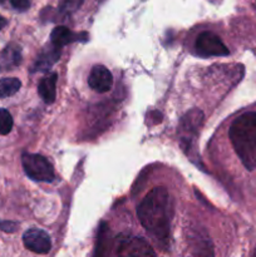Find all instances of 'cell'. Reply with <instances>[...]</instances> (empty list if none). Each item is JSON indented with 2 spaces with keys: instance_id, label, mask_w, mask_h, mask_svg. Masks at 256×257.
I'll use <instances>...</instances> for the list:
<instances>
[{
  "instance_id": "cell-1",
  "label": "cell",
  "mask_w": 256,
  "mask_h": 257,
  "mask_svg": "<svg viewBox=\"0 0 256 257\" xmlns=\"http://www.w3.org/2000/svg\"><path fill=\"white\" fill-rule=\"evenodd\" d=\"M141 225L161 246L167 247L170 237V222L172 206L168 191L165 187H156L147 193L137 207Z\"/></svg>"
},
{
  "instance_id": "cell-2",
  "label": "cell",
  "mask_w": 256,
  "mask_h": 257,
  "mask_svg": "<svg viewBox=\"0 0 256 257\" xmlns=\"http://www.w3.org/2000/svg\"><path fill=\"white\" fill-rule=\"evenodd\" d=\"M231 145L248 171L256 170V112H245L231 123Z\"/></svg>"
},
{
  "instance_id": "cell-3",
  "label": "cell",
  "mask_w": 256,
  "mask_h": 257,
  "mask_svg": "<svg viewBox=\"0 0 256 257\" xmlns=\"http://www.w3.org/2000/svg\"><path fill=\"white\" fill-rule=\"evenodd\" d=\"M109 257H157L143 238L120 235L113 241Z\"/></svg>"
},
{
  "instance_id": "cell-4",
  "label": "cell",
  "mask_w": 256,
  "mask_h": 257,
  "mask_svg": "<svg viewBox=\"0 0 256 257\" xmlns=\"http://www.w3.org/2000/svg\"><path fill=\"white\" fill-rule=\"evenodd\" d=\"M203 122V113L200 109H192L186 113L180 123V145L187 156L195 161V141L198 130Z\"/></svg>"
},
{
  "instance_id": "cell-5",
  "label": "cell",
  "mask_w": 256,
  "mask_h": 257,
  "mask_svg": "<svg viewBox=\"0 0 256 257\" xmlns=\"http://www.w3.org/2000/svg\"><path fill=\"white\" fill-rule=\"evenodd\" d=\"M22 165L25 175L30 180L37 182H52L54 180V168L44 156L24 153L22 156Z\"/></svg>"
},
{
  "instance_id": "cell-6",
  "label": "cell",
  "mask_w": 256,
  "mask_h": 257,
  "mask_svg": "<svg viewBox=\"0 0 256 257\" xmlns=\"http://www.w3.org/2000/svg\"><path fill=\"white\" fill-rule=\"evenodd\" d=\"M196 52L200 57H225L230 54L221 38L212 32H202L198 34L195 43Z\"/></svg>"
},
{
  "instance_id": "cell-7",
  "label": "cell",
  "mask_w": 256,
  "mask_h": 257,
  "mask_svg": "<svg viewBox=\"0 0 256 257\" xmlns=\"http://www.w3.org/2000/svg\"><path fill=\"white\" fill-rule=\"evenodd\" d=\"M190 257H215L210 237L203 230H193L188 235Z\"/></svg>"
},
{
  "instance_id": "cell-8",
  "label": "cell",
  "mask_w": 256,
  "mask_h": 257,
  "mask_svg": "<svg viewBox=\"0 0 256 257\" xmlns=\"http://www.w3.org/2000/svg\"><path fill=\"white\" fill-rule=\"evenodd\" d=\"M23 242L29 251L44 255L52 248V241L49 235L40 228H30L23 235Z\"/></svg>"
},
{
  "instance_id": "cell-9",
  "label": "cell",
  "mask_w": 256,
  "mask_h": 257,
  "mask_svg": "<svg viewBox=\"0 0 256 257\" xmlns=\"http://www.w3.org/2000/svg\"><path fill=\"white\" fill-rule=\"evenodd\" d=\"M88 84L98 93L108 92L113 85L112 73L104 65H94L88 77Z\"/></svg>"
},
{
  "instance_id": "cell-10",
  "label": "cell",
  "mask_w": 256,
  "mask_h": 257,
  "mask_svg": "<svg viewBox=\"0 0 256 257\" xmlns=\"http://www.w3.org/2000/svg\"><path fill=\"white\" fill-rule=\"evenodd\" d=\"M22 63V49L17 44H9L0 52V70H12Z\"/></svg>"
},
{
  "instance_id": "cell-11",
  "label": "cell",
  "mask_w": 256,
  "mask_h": 257,
  "mask_svg": "<svg viewBox=\"0 0 256 257\" xmlns=\"http://www.w3.org/2000/svg\"><path fill=\"white\" fill-rule=\"evenodd\" d=\"M57 73H50L49 75L43 78L38 85V93L47 104L54 102L55 97H57Z\"/></svg>"
},
{
  "instance_id": "cell-12",
  "label": "cell",
  "mask_w": 256,
  "mask_h": 257,
  "mask_svg": "<svg viewBox=\"0 0 256 257\" xmlns=\"http://www.w3.org/2000/svg\"><path fill=\"white\" fill-rule=\"evenodd\" d=\"M60 57V49L55 47H49L45 49L35 60L33 65V72H45L49 69Z\"/></svg>"
},
{
  "instance_id": "cell-13",
  "label": "cell",
  "mask_w": 256,
  "mask_h": 257,
  "mask_svg": "<svg viewBox=\"0 0 256 257\" xmlns=\"http://www.w3.org/2000/svg\"><path fill=\"white\" fill-rule=\"evenodd\" d=\"M80 35L79 34H75L73 33L72 30L68 29L65 27H57L53 29L52 34H50V40H52V45L53 47L58 48H63L64 45L70 44L73 42H77L79 39Z\"/></svg>"
},
{
  "instance_id": "cell-14",
  "label": "cell",
  "mask_w": 256,
  "mask_h": 257,
  "mask_svg": "<svg viewBox=\"0 0 256 257\" xmlns=\"http://www.w3.org/2000/svg\"><path fill=\"white\" fill-rule=\"evenodd\" d=\"M22 87V83L18 78H3L0 79V98L12 97Z\"/></svg>"
},
{
  "instance_id": "cell-15",
  "label": "cell",
  "mask_w": 256,
  "mask_h": 257,
  "mask_svg": "<svg viewBox=\"0 0 256 257\" xmlns=\"http://www.w3.org/2000/svg\"><path fill=\"white\" fill-rule=\"evenodd\" d=\"M13 130V117L9 110L0 108V135H9Z\"/></svg>"
},
{
  "instance_id": "cell-16",
  "label": "cell",
  "mask_w": 256,
  "mask_h": 257,
  "mask_svg": "<svg viewBox=\"0 0 256 257\" xmlns=\"http://www.w3.org/2000/svg\"><path fill=\"white\" fill-rule=\"evenodd\" d=\"M83 3L84 0H62L59 9L63 14H73L82 7Z\"/></svg>"
},
{
  "instance_id": "cell-17",
  "label": "cell",
  "mask_w": 256,
  "mask_h": 257,
  "mask_svg": "<svg viewBox=\"0 0 256 257\" xmlns=\"http://www.w3.org/2000/svg\"><path fill=\"white\" fill-rule=\"evenodd\" d=\"M105 232H107V230H105V225L104 223H102L99 228V233H98L97 247H95V252L93 257H103V255H104L105 240H107V238H105Z\"/></svg>"
},
{
  "instance_id": "cell-18",
  "label": "cell",
  "mask_w": 256,
  "mask_h": 257,
  "mask_svg": "<svg viewBox=\"0 0 256 257\" xmlns=\"http://www.w3.org/2000/svg\"><path fill=\"white\" fill-rule=\"evenodd\" d=\"M10 3H12L13 8H15V9L18 10H27L29 9L30 7V2L29 0H10Z\"/></svg>"
},
{
  "instance_id": "cell-19",
  "label": "cell",
  "mask_w": 256,
  "mask_h": 257,
  "mask_svg": "<svg viewBox=\"0 0 256 257\" xmlns=\"http://www.w3.org/2000/svg\"><path fill=\"white\" fill-rule=\"evenodd\" d=\"M0 228H2L3 231H5V232H13V231H15V228H17V223L14 222H9V221H5V222H0Z\"/></svg>"
},
{
  "instance_id": "cell-20",
  "label": "cell",
  "mask_w": 256,
  "mask_h": 257,
  "mask_svg": "<svg viewBox=\"0 0 256 257\" xmlns=\"http://www.w3.org/2000/svg\"><path fill=\"white\" fill-rule=\"evenodd\" d=\"M5 25H7V19H5L4 17H2V15H0V30H2L3 28L5 27Z\"/></svg>"
},
{
  "instance_id": "cell-21",
  "label": "cell",
  "mask_w": 256,
  "mask_h": 257,
  "mask_svg": "<svg viewBox=\"0 0 256 257\" xmlns=\"http://www.w3.org/2000/svg\"><path fill=\"white\" fill-rule=\"evenodd\" d=\"M252 257H256V248H255V251H253V256Z\"/></svg>"
},
{
  "instance_id": "cell-22",
  "label": "cell",
  "mask_w": 256,
  "mask_h": 257,
  "mask_svg": "<svg viewBox=\"0 0 256 257\" xmlns=\"http://www.w3.org/2000/svg\"><path fill=\"white\" fill-rule=\"evenodd\" d=\"M4 2H5V0H0V4H3Z\"/></svg>"
}]
</instances>
